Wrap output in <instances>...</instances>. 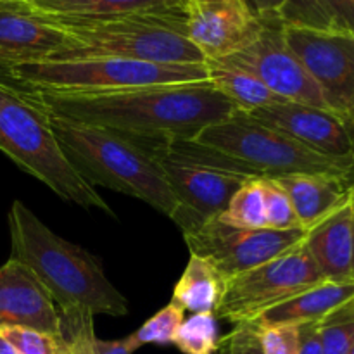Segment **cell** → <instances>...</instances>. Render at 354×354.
<instances>
[{"mask_svg": "<svg viewBox=\"0 0 354 354\" xmlns=\"http://www.w3.org/2000/svg\"><path fill=\"white\" fill-rule=\"evenodd\" d=\"M183 320H185V311L176 306L175 303H168L162 310L152 315L137 332L130 334V339L137 349L145 344H173Z\"/></svg>", "mask_w": 354, "mask_h": 354, "instance_id": "26", "label": "cell"}, {"mask_svg": "<svg viewBox=\"0 0 354 354\" xmlns=\"http://www.w3.org/2000/svg\"><path fill=\"white\" fill-rule=\"evenodd\" d=\"M0 354H17L12 344L6 337H2V335H0Z\"/></svg>", "mask_w": 354, "mask_h": 354, "instance_id": "36", "label": "cell"}, {"mask_svg": "<svg viewBox=\"0 0 354 354\" xmlns=\"http://www.w3.org/2000/svg\"><path fill=\"white\" fill-rule=\"evenodd\" d=\"M242 2L263 23L282 24V14L287 0H242Z\"/></svg>", "mask_w": 354, "mask_h": 354, "instance_id": "33", "label": "cell"}, {"mask_svg": "<svg viewBox=\"0 0 354 354\" xmlns=\"http://www.w3.org/2000/svg\"><path fill=\"white\" fill-rule=\"evenodd\" d=\"M351 209H353V282H354V190L351 189Z\"/></svg>", "mask_w": 354, "mask_h": 354, "instance_id": "37", "label": "cell"}, {"mask_svg": "<svg viewBox=\"0 0 354 354\" xmlns=\"http://www.w3.org/2000/svg\"><path fill=\"white\" fill-rule=\"evenodd\" d=\"M337 30L354 33V0H322Z\"/></svg>", "mask_w": 354, "mask_h": 354, "instance_id": "32", "label": "cell"}, {"mask_svg": "<svg viewBox=\"0 0 354 354\" xmlns=\"http://www.w3.org/2000/svg\"><path fill=\"white\" fill-rule=\"evenodd\" d=\"M48 114L66 158L86 182L144 201L159 213L173 218L178 201L151 151L118 131Z\"/></svg>", "mask_w": 354, "mask_h": 354, "instance_id": "3", "label": "cell"}, {"mask_svg": "<svg viewBox=\"0 0 354 354\" xmlns=\"http://www.w3.org/2000/svg\"><path fill=\"white\" fill-rule=\"evenodd\" d=\"M349 354H354V346H353V349H351V353H349Z\"/></svg>", "mask_w": 354, "mask_h": 354, "instance_id": "40", "label": "cell"}, {"mask_svg": "<svg viewBox=\"0 0 354 354\" xmlns=\"http://www.w3.org/2000/svg\"><path fill=\"white\" fill-rule=\"evenodd\" d=\"M306 230H245L221 223L216 218L204 221L194 230L185 232L190 254L207 259L223 279L256 268L283 252L299 245Z\"/></svg>", "mask_w": 354, "mask_h": 354, "instance_id": "10", "label": "cell"}, {"mask_svg": "<svg viewBox=\"0 0 354 354\" xmlns=\"http://www.w3.org/2000/svg\"><path fill=\"white\" fill-rule=\"evenodd\" d=\"M187 0H80L64 16H185Z\"/></svg>", "mask_w": 354, "mask_h": 354, "instance_id": "22", "label": "cell"}, {"mask_svg": "<svg viewBox=\"0 0 354 354\" xmlns=\"http://www.w3.org/2000/svg\"><path fill=\"white\" fill-rule=\"evenodd\" d=\"M66 45L68 35L61 28L21 3L0 0V55L7 68L50 59Z\"/></svg>", "mask_w": 354, "mask_h": 354, "instance_id": "16", "label": "cell"}, {"mask_svg": "<svg viewBox=\"0 0 354 354\" xmlns=\"http://www.w3.org/2000/svg\"><path fill=\"white\" fill-rule=\"evenodd\" d=\"M12 2L21 3V6L28 7L33 12L40 14H59L69 7L71 3L80 2V0H12Z\"/></svg>", "mask_w": 354, "mask_h": 354, "instance_id": "35", "label": "cell"}, {"mask_svg": "<svg viewBox=\"0 0 354 354\" xmlns=\"http://www.w3.org/2000/svg\"><path fill=\"white\" fill-rule=\"evenodd\" d=\"M324 354H349L354 346V299L320 320Z\"/></svg>", "mask_w": 354, "mask_h": 354, "instance_id": "25", "label": "cell"}, {"mask_svg": "<svg viewBox=\"0 0 354 354\" xmlns=\"http://www.w3.org/2000/svg\"><path fill=\"white\" fill-rule=\"evenodd\" d=\"M0 151L55 196L114 216L104 197L71 165L52 130L50 114L26 88L0 80Z\"/></svg>", "mask_w": 354, "mask_h": 354, "instance_id": "5", "label": "cell"}, {"mask_svg": "<svg viewBox=\"0 0 354 354\" xmlns=\"http://www.w3.org/2000/svg\"><path fill=\"white\" fill-rule=\"evenodd\" d=\"M351 189H353V190H354V183H353V187H351Z\"/></svg>", "mask_w": 354, "mask_h": 354, "instance_id": "41", "label": "cell"}, {"mask_svg": "<svg viewBox=\"0 0 354 354\" xmlns=\"http://www.w3.org/2000/svg\"><path fill=\"white\" fill-rule=\"evenodd\" d=\"M35 14L68 35L66 48L50 59L118 57L158 64H204L206 61L187 38L185 16Z\"/></svg>", "mask_w": 354, "mask_h": 354, "instance_id": "4", "label": "cell"}, {"mask_svg": "<svg viewBox=\"0 0 354 354\" xmlns=\"http://www.w3.org/2000/svg\"><path fill=\"white\" fill-rule=\"evenodd\" d=\"M263 185H265L266 228H272V230L301 228L289 194L280 185L279 180L263 178Z\"/></svg>", "mask_w": 354, "mask_h": 354, "instance_id": "27", "label": "cell"}, {"mask_svg": "<svg viewBox=\"0 0 354 354\" xmlns=\"http://www.w3.org/2000/svg\"><path fill=\"white\" fill-rule=\"evenodd\" d=\"M303 244L327 282H353L351 199L310 228Z\"/></svg>", "mask_w": 354, "mask_h": 354, "instance_id": "17", "label": "cell"}, {"mask_svg": "<svg viewBox=\"0 0 354 354\" xmlns=\"http://www.w3.org/2000/svg\"><path fill=\"white\" fill-rule=\"evenodd\" d=\"M173 344L183 354H216L221 348L218 318L213 311L192 313L182 322Z\"/></svg>", "mask_w": 354, "mask_h": 354, "instance_id": "24", "label": "cell"}, {"mask_svg": "<svg viewBox=\"0 0 354 354\" xmlns=\"http://www.w3.org/2000/svg\"><path fill=\"white\" fill-rule=\"evenodd\" d=\"M218 220L234 228L259 230L266 228L265 185L263 178H249L234 194L228 206L218 214Z\"/></svg>", "mask_w": 354, "mask_h": 354, "instance_id": "23", "label": "cell"}, {"mask_svg": "<svg viewBox=\"0 0 354 354\" xmlns=\"http://www.w3.org/2000/svg\"><path fill=\"white\" fill-rule=\"evenodd\" d=\"M286 44L324 95L327 109L354 123V33L283 24Z\"/></svg>", "mask_w": 354, "mask_h": 354, "instance_id": "9", "label": "cell"}, {"mask_svg": "<svg viewBox=\"0 0 354 354\" xmlns=\"http://www.w3.org/2000/svg\"><path fill=\"white\" fill-rule=\"evenodd\" d=\"M263 354H297L299 325H256Z\"/></svg>", "mask_w": 354, "mask_h": 354, "instance_id": "29", "label": "cell"}, {"mask_svg": "<svg viewBox=\"0 0 354 354\" xmlns=\"http://www.w3.org/2000/svg\"><path fill=\"white\" fill-rule=\"evenodd\" d=\"M282 28L283 24L266 23L254 44L218 61H227L254 75L279 99L327 109L317 83L286 44Z\"/></svg>", "mask_w": 354, "mask_h": 354, "instance_id": "12", "label": "cell"}, {"mask_svg": "<svg viewBox=\"0 0 354 354\" xmlns=\"http://www.w3.org/2000/svg\"><path fill=\"white\" fill-rule=\"evenodd\" d=\"M353 130H354V123H353Z\"/></svg>", "mask_w": 354, "mask_h": 354, "instance_id": "42", "label": "cell"}, {"mask_svg": "<svg viewBox=\"0 0 354 354\" xmlns=\"http://www.w3.org/2000/svg\"><path fill=\"white\" fill-rule=\"evenodd\" d=\"M289 194L303 230H310L351 199L353 182L325 175H286L277 178Z\"/></svg>", "mask_w": 354, "mask_h": 354, "instance_id": "18", "label": "cell"}, {"mask_svg": "<svg viewBox=\"0 0 354 354\" xmlns=\"http://www.w3.org/2000/svg\"><path fill=\"white\" fill-rule=\"evenodd\" d=\"M207 71V82L230 100L237 111L252 113L261 107L282 102V99L270 92L254 75L230 64L227 61H204Z\"/></svg>", "mask_w": 354, "mask_h": 354, "instance_id": "21", "label": "cell"}, {"mask_svg": "<svg viewBox=\"0 0 354 354\" xmlns=\"http://www.w3.org/2000/svg\"><path fill=\"white\" fill-rule=\"evenodd\" d=\"M303 242L256 268L225 279L214 317L235 325L249 324L268 308L325 282Z\"/></svg>", "mask_w": 354, "mask_h": 354, "instance_id": "8", "label": "cell"}, {"mask_svg": "<svg viewBox=\"0 0 354 354\" xmlns=\"http://www.w3.org/2000/svg\"><path fill=\"white\" fill-rule=\"evenodd\" d=\"M192 140L228 156L258 178L325 175L354 183V158L320 154L242 111L211 124Z\"/></svg>", "mask_w": 354, "mask_h": 354, "instance_id": "6", "label": "cell"}, {"mask_svg": "<svg viewBox=\"0 0 354 354\" xmlns=\"http://www.w3.org/2000/svg\"><path fill=\"white\" fill-rule=\"evenodd\" d=\"M9 232L10 258L37 275L61 315L86 311L93 317H127V297L107 279L99 258L54 234L21 201L9 209Z\"/></svg>", "mask_w": 354, "mask_h": 354, "instance_id": "2", "label": "cell"}, {"mask_svg": "<svg viewBox=\"0 0 354 354\" xmlns=\"http://www.w3.org/2000/svg\"><path fill=\"white\" fill-rule=\"evenodd\" d=\"M145 149L158 159L166 182L178 201V209L171 220L182 228L183 234L216 218L242 183L249 180V176L201 165L161 149Z\"/></svg>", "mask_w": 354, "mask_h": 354, "instance_id": "11", "label": "cell"}, {"mask_svg": "<svg viewBox=\"0 0 354 354\" xmlns=\"http://www.w3.org/2000/svg\"><path fill=\"white\" fill-rule=\"evenodd\" d=\"M28 90L59 93H97L140 86L173 85L207 80L204 64H158L118 57H73L21 62L3 69Z\"/></svg>", "mask_w": 354, "mask_h": 354, "instance_id": "7", "label": "cell"}, {"mask_svg": "<svg viewBox=\"0 0 354 354\" xmlns=\"http://www.w3.org/2000/svg\"><path fill=\"white\" fill-rule=\"evenodd\" d=\"M59 354H71V351L68 349V346H66L64 339H62V335H61V341H59Z\"/></svg>", "mask_w": 354, "mask_h": 354, "instance_id": "38", "label": "cell"}, {"mask_svg": "<svg viewBox=\"0 0 354 354\" xmlns=\"http://www.w3.org/2000/svg\"><path fill=\"white\" fill-rule=\"evenodd\" d=\"M227 354H263L258 332L252 324L235 325V330L221 339Z\"/></svg>", "mask_w": 354, "mask_h": 354, "instance_id": "31", "label": "cell"}, {"mask_svg": "<svg viewBox=\"0 0 354 354\" xmlns=\"http://www.w3.org/2000/svg\"><path fill=\"white\" fill-rule=\"evenodd\" d=\"M6 68H7V62L3 61V57H2V55H0V69H2V71H3V69H6Z\"/></svg>", "mask_w": 354, "mask_h": 354, "instance_id": "39", "label": "cell"}, {"mask_svg": "<svg viewBox=\"0 0 354 354\" xmlns=\"http://www.w3.org/2000/svg\"><path fill=\"white\" fill-rule=\"evenodd\" d=\"M0 335L12 344L17 354H59L61 335L55 337L24 327H0Z\"/></svg>", "mask_w": 354, "mask_h": 354, "instance_id": "28", "label": "cell"}, {"mask_svg": "<svg viewBox=\"0 0 354 354\" xmlns=\"http://www.w3.org/2000/svg\"><path fill=\"white\" fill-rule=\"evenodd\" d=\"M282 24L308 28H335L322 0H287L282 14Z\"/></svg>", "mask_w": 354, "mask_h": 354, "instance_id": "30", "label": "cell"}, {"mask_svg": "<svg viewBox=\"0 0 354 354\" xmlns=\"http://www.w3.org/2000/svg\"><path fill=\"white\" fill-rule=\"evenodd\" d=\"M0 327H24L61 335V313L44 283L17 259L0 266Z\"/></svg>", "mask_w": 354, "mask_h": 354, "instance_id": "15", "label": "cell"}, {"mask_svg": "<svg viewBox=\"0 0 354 354\" xmlns=\"http://www.w3.org/2000/svg\"><path fill=\"white\" fill-rule=\"evenodd\" d=\"M248 114L320 154L354 158V130L332 111L282 100Z\"/></svg>", "mask_w": 354, "mask_h": 354, "instance_id": "14", "label": "cell"}, {"mask_svg": "<svg viewBox=\"0 0 354 354\" xmlns=\"http://www.w3.org/2000/svg\"><path fill=\"white\" fill-rule=\"evenodd\" d=\"M297 354H324L320 322L299 325V351Z\"/></svg>", "mask_w": 354, "mask_h": 354, "instance_id": "34", "label": "cell"}, {"mask_svg": "<svg viewBox=\"0 0 354 354\" xmlns=\"http://www.w3.org/2000/svg\"><path fill=\"white\" fill-rule=\"evenodd\" d=\"M187 38L207 61H218L254 44L266 23L242 0H187Z\"/></svg>", "mask_w": 354, "mask_h": 354, "instance_id": "13", "label": "cell"}, {"mask_svg": "<svg viewBox=\"0 0 354 354\" xmlns=\"http://www.w3.org/2000/svg\"><path fill=\"white\" fill-rule=\"evenodd\" d=\"M28 92L55 116L107 128L138 142L192 140L237 111L207 80L97 93Z\"/></svg>", "mask_w": 354, "mask_h": 354, "instance_id": "1", "label": "cell"}, {"mask_svg": "<svg viewBox=\"0 0 354 354\" xmlns=\"http://www.w3.org/2000/svg\"><path fill=\"white\" fill-rule=\"evenodd\" d=\"M354 299V282H322L263 311L256 325H303L324 320L327 315Z\"/></svg>", "mask_w": 354, "mask_h": 354, "instance_id": "19", "label": "cell"}, {"mask_svg": "<svg viewBox=\"0 0 354 354\" xmlns=\"http://www.w3.org/2000/svg\"><path fill=\"white\" fill-rule=\"evenodd\" d=\"M225 279L207 259L190 254L182 277L173 287L171 303L192 313L214 311L223 294Z\"/></svg>", "mask_w": 354, "mask_h": 354, "instance_id": "20", "label": "cell"}]
</instances>
